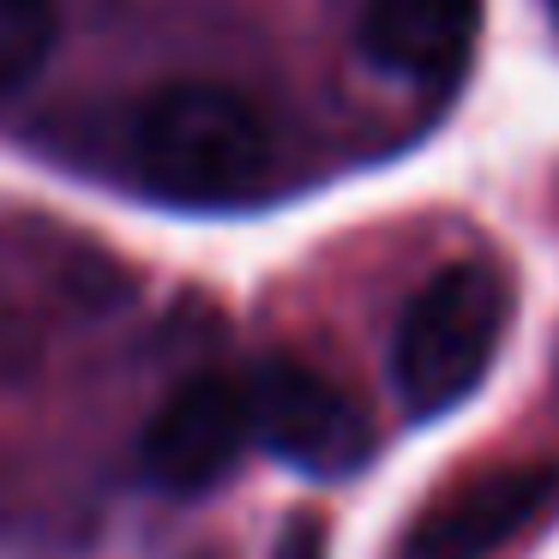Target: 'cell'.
I'll list each match as a JSON object with an SVG mask.
<instances>
[{
  "label": "cell",
  "mask_w": 559,
  "mask_h": 559,
  "mask_svg": "<svg viewBox=\"0 0 559 559\" xmlns=\"http://www.w3.org/2000/svg\"><path fill=\"white\" fill-rule=\"evenodd\" d=\"M511 325V283L493 265H445L409 295L391 337V385L415 421L457 409L493 373Z\"/></svg>",
  "instance_id": "6da1fadb"
},
{
  "label": "cell",
  "mask_w": 559,
  "mask_h": 559,
  "mask_svg": "<svg viewBox=\"0 0 559 559\" xmlns=\"http://www.w3.org/2000/svg\"><path fill=\"white\" fill-rule=\"evenodd\" d=\"M133 163L163 199L229 205L271 169V127L247 97L223 85H169L139 109Z\"/></svg>",
  "instance_id": "7a4b0ae2"
},
{
  "label": "cell",
  "mask_w": 559,
  "mask_h": 559,
  "mask_svg": "<svg viewBox=\"0 0 559 559\" xmlns=\"http://www.w3.org/2000/svg\"><path fill=\"white\" fill-rule=\"evenodd\" d=\"M247 397H253V445L301 475H349L373 451L367 415L307 361L271 355L247 379Z\"/></svg>",
  "instance_id": "3957f363"
},
{
  "label": "cell",
  "mask_w": 559,
  "mask_h": 559,
  "mask_svg": "<svg viewBox=\"0 0 559 559\" xmlns=\"http://www.w3.org/2000/svg\"><path fill=\"white\" fill-rule=\"evenodd\" d=\"M253 445V397L247 379L199 373L157 403L139 439V475L157 493H205Z\"/></svg>",
  "instance_id": "277c9868"
},
{
  "label": "cell",
  "mask_w": 559,
  "mask_h": 559,
  "mask_svg": "<svg viewBox=\"0 0 559 559\" xmlns=\"http://www.w3.org/2000/svg\"><path fill=\"white\" fill-rule=\"evenodd\" d=\"M559 511V463H506L445 487L403 535L397 559H493Z\"/></svg>",
  "instance_id": "5b68a950"
},
{
  "label": "cell",
  "mask_w": 559,
  "mask_h": 559,
  "mask_svg": "<svg viewBox=\"0 0 559 559\" xmlns=\"http://www.w3.org/2000/svg\"><path fill=\"white\" fill-rule=\"evenodd\" d=\"M481 37V0H361L355 43L391 79L445 85Z\"/></svg>",
  "instance_id": "8992f818"
},
{
  "label": "cell",
  "mask_w": 559,
  "mask_h": 559,
  "mask_svg": "<svg viewBox=\"0 0 559 559\" xmlns=\"http://www.w3.org/2000/svg\"><path fill=\"white\" fill-rule=\"evenodd\" d=\"M55 0H0V103L19 97L55 55Z\"/></svg>",
  "instance_id": "52a82bcc"
},
{
  "label": "cell",
  "mask_w": 559,
  "mask_h": 559,
  "mask_svg": "<svg viewBox=\"0 0 559 559\" xmlns=\"http://www.w3.org/2000/svg\"><path fill=\"white\" fill-rule=\"evenodd\" d=\"M271 559H331V542H325V523L319 518H289L271 547Z\"/></svg>",
  "instance_id": "ba28073f"
}]
</instances>
